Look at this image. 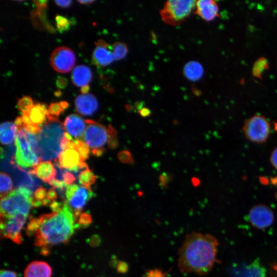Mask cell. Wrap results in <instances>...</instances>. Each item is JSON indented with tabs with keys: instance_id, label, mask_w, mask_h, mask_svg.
Masks as SVG:
<instances>
[{
	"instance_id": "obj_8",
	"label": "cell",
	"mask_w": 277,
	"mask_h": 277,
	"mask_svg": "<svg viewBox=\"0 0 277 277\" xmlns=\"http://www.w3.org/2000/svg\"><path fill=\"white\" fill-rule=\"evenodd\" d=\"M86 128L83 136V140L88 146L92 150L104 149L107 143V128L95 121L85 120Z\"/></svg>"
},
{
	"instance_id": "obj_45",
	"label": "cell",
	"mask_w": 277,
	"mask_h": 277,
	"mask_svg": "<svg viewBox=\"0 0 277 277\" xmlns=\"http://www.w3.org/2000/svg\"><path fill=\"white\" fill-rule=\"evenodd\" d=\"M55 3L60 7L62 8H68L71 3L72 1H54Z\"/></svg>"
},
{
	"instance_id": "obj_48",
	"label": "cell",
	"mask_w": 277,
	"mask_h": 277,
	"mask_svg": "<svg viewBox=\"0 0 277 277\" xmlns=\"http://www.w3.org/2000/svg\"><path fill=\"white\" fill-rule=\"evenodd\" d=\"M140 114L143 117H147L149 116L150 113V110L147 108H142L138 110Z\"/></svg>"
},
{
	"instance_id": "obj_38",
	"label": "cell",
	"mask_w": 277,
	"mask_h": 277,
	"mask_svg": "<svg viewBox=\"0 0 277 277\" xmlns=\"http://www.w3.org/2000/svg\"><path fill=\"white\" fill-rule=\"evenodd\" d=\"M62 177L63 181L66 183V185H70L75 180L73 174L68 171H65L63 172Z\"/></svg>"
},
{
	"instance_id": "obj_24",
	"label": "cell",
	"mask_w": 277,
	"mask_h": 277,
	"mask_svg": "<svg viewBox=\"0 0 277 277\" xmlns=\"http://www.w3.org/2000/svg\"><path fill=\"white\" fill-rule=\"evenodd\" d=\"M96 178L97 176L89 169L88 166L78 176L80 183L86 188H91L90 186L95 182Z\"/></svg>"
},
{
	"instance_id": "obj_11",
	"label": "cell",
	"mask_w": 277,
	"mask_h": 277,
	"mask_svg": "<svg viewBox=\"0 0 277 277\" xmlns=\"http://www.w3.org/2000/svg\"><path fill=\"white\" fill-rule=\"evenodd\" d=\"M249 221L255 228L263 230L269 227L274 220V213L268 206L264 204L253 206L248 213Z\"/></svg>"
},
{
	"instance_id": "obj_12",
	"label": "cell",
	"mask_w": 277,
	"mask_h": 277,
	"mask_svg": "<svg viewBox=\"0 0 277 277\" xmlns=\"http://www.w3.org/2000/svg\"><path fill=\"white\" fill-rule=\"evenodd\" d=\"M56 163L60 168L67 169L75 173L82 169L85 164L75 146L65 148L59 155Z\"/></svg>"
},
{
	"instance_id": "obj_1",
	"label": "cell",
	"mask_w": 277,
	"mask_h": 277,
	"mask_svg": "<svg viewBox=\"0 0 277 277\" xmlns=\"http://www.w3.org/2000/svg\"><path fill=\"white\" fill-rule=\"evenodd\" d=\"M219 243L210 234L192 232L186 234L178 251L177 267L181 273L203 275L212 269Z\"/></svg>"
},
{
	"instance_id": "obj_42",
	"label": "cell",
	"mask_w": 277,
	"mask_h": 277,
	"mask_svg": "<svg viewBox=\"0 0 277 277\" xmlns=\"http://www.w3.org/2000/svg\"><path fill=\"white\" fill-rule=\"evenodd\" d=\"M117 270L120 273H125L128 270V265L127 263L120 261L117 266Z\"/></svg>"
},
{
	"instance_id": "obj_33",
	"label": "cell",
	"mask_w": 277,
	"mask_h": 277,
	"mask_svg": "<svg viewBox=\"0 0 277 277\" xmlns=\"http://www.w3.org/2000/svg\"><path fill=\"white\" fill-rule=\"evenodd\" d=\"M117 156L119 161L122 163L132 164L134 163L132 155L128 150H125L120 152Z\"/></svg>"
},
{
	"instance_id": "obj_7",
	"label": "cell",
	"mask_w": 277,
	"mask_h": 277,
	"mask_svg": "<svg viewBox=\"0 0 277 277\" xmlns=\"http://www.w3.org/2000/svg\"><path fill=\"white\" fill-rule=\"evenodd\" d=\"M243 131L250 141L263 144L266 142L270 134L271 125L264 116L255 114L245 121Z\"/></svg>"
},
{
	"instance_id": "obj_15",
	"label": "cell",
	"mask_w": 277,
	"mask_h": 277,
	"mask_svg": "<svg viewBox=\"0 0 277 277\" xmlns=\"http://www.w3.org/2000/svg\"><path fill=\"white\" fill-rule=\"evenodd\" d=\"M76 111L84 116L93 114L98 108V104L96 97L91 93L81 94L74 101Z\"/></svg>"
},
{
	"instance_id": "obj_2",
	"label": "cell",
	"mask_w": 277,
	"mask_h": 277,
	"mask_svg": "<svg viewBox=\"0 0 277 277\" xmlns=\"http://www.w3.org/2000/svg\"><path fill=\"white\" fill-rule=\"evenodd\" d=\"M75 217L68 202L58 211L44 214L30 220L27 233L32 234L35 245L45 247L68 242L74 232Z\"/></svg>"
},
{
	"instance_id": "obj_9",
	"label": "cell",
	"mask_w": 277,
	"mask_h": 277,
	"mask_svg": "<svg viewBox=\"0 0 277 277\" xmlns=\"http://www.w3.org/2000/svg\"><path fill=\"white\" fill-rule=\"evenodd\" d=\"M28 216L17 214L14 216H1V233L2 235L16 244L22 242V229Z\"/></svg>"
},
{
	"instance_id": "obj_52",
	"label": "cell",
	"mask_w": 277,
	"mask_h": 277,
	"mask_svg": "<svg viewBox=\"0 0 277 277\" xmlns=\"http://www.w3.org/2000/svg\"><path fill=\"white\" fill-rule=\"evenodd\" d=\"M77 2L78 3H80V4H91V3H93L94 2V1H93V0H86V1L81 0V1H77Z\"/></svg>"
},
{
	"instance_id": "obj_49",
	"label": "cell",
	"mask_w": 277,
	"mask_h": 277,
	"mask_svg": "<svg viewBox=\"0 0 277 277\" xmlns=\"http://www.w3.org/2000/svg\"><path fill=\"white\" fill-rule=\"evenodd\" d=\"M14 124L17 126V129L23 128L24 126L22 117L17 116L15 121Z\"/></svg>"
},
{
	"instance_id": "obj_36",
	"label": "cell",
	"mask_w": 277,
	"mask_h": 277,
	"mask_svg": "<svg viewBox=\"0 0 277 277\" xmlns=\"http://www.w3.org/2000/svg\"><path fill=\"white\" fill-rule=\"evenodd\" d=\"M146 277H168L167 272L155 268L150 269L146 273Z\"/></svg>"
},
{
	"instance_id": "obj_20",
	"label": "cell",
	"mask_w": 277,
	"mask_h": 277,
	"mask_svg": "<svg viewBox=\"0 0 277 277\" xmlns=\"http://www.w3.org/2000/svg\"><path fill=\"white\" fill-rule=\"evenodd\" d=\"M92 78V72L87 66L80 65L76 66L71 73L73 84L81 88L88 85Z\"/></svg>"
},
{
	"instance_id": "obj_54",
	"label": "cell",
	"mask_w": 277,
	"mask_h": 277,
	"mask_svg": "<svg viewBox=\"0 0 277 277\" xmlns=\"http://www.w3.org/2000/svg\"><path fill=\"white\" fill-rule=\"evenodd\" d=\"M272 183L277 185V177L272 179Z\"/></svg>"
},
{
	"instance_id": "obj_32",
	"label": "cell",
	"mask_w": 277,
	"mask_h": 277,
	"mask_svg": "<svg viewBox=\"0 0 277 277\" xmlns=\"http://www.w3.org/2000/svg\"><path fill=\"white\" fill-rule=\"evenodd\" d=\"M48 107L49 114L56 117L58 116L65 110L60 102L52 103Z\"/></svg>"
},
{
	"instance_id": "obj_31",
	"label": "cell",
	"mask_w": 277,
	"mask_h": 277,
	"mask_svg": "<svg viewBox=\"0 0 277 277\" xmlns=\"http://www.w3.org/2000/svg\"><path fill=\"white\" fill-rule=\"evenodd\" d=\"M33 104V100L31 97L24 96L18 101L17 107L18 109L22 113H23L27 112Z\"/></svg>"
},
{
	"instance_id": "obj_37",
	"label": "cell",
	"mask_w": 277,
	"mask_h": 277,
	"mask_svg": "<svg viewBox=\"0 0 277 277\" xmlns=\"http://www.w3.org/2000/svg\"><path fill=\"white\" fill-rule=\"evenodd\" d=\"M48 184L53 187V188H57L63 190L65 187L66 188L67 185L63 181L53 178L51 180Z\"/></svg>"
},
{
	"instance_id": "obj_43",
	"label": "cell",
	"mask_w": 277,
	"mask_h": 277,
	"mask_svg": "<svg viewBox=\"0 0 277 277\" xmlns=\"http://www.w3.org/2000/svg\"><path fill=\"white\" fill-rule=\"evenodd\" d=\"M68 84L67 79L64 77L60 76L57 78L56 85L57 87L61 89L65 88Z\"/></svg>"
},
{
	"instance_id": "obj_30",
	"label": "cell",
	"mask_w": 277,
	"mask_h": 277,
	"mask_svg": "<svg viewBox=\"0 0 277 277\" xmlns=\"http://www.w3.org/2000/svg\"><path fill=\"white\" fill-rule=\"evenodd\" d=\"M55 22L58 31L63 33L69 29L70 27V21L65 16L60 15L55 16Z\"/></svg>"
},
{
	"instance_id": "obj_47",
	"label": "cell",
	"mask_w": 277,
	"mask_h": 277,
	"mask_svg": "<svg viewBox=\"0 0 277 277\" xmlns=\"http://www.w3.org/2000/svg\"><path fill=\"white\" fill-rule=\"evenodd\" d=\"M0 277H17L16 273L10 270H2Z\"/></svg>"
},
{
	"instance_id": "obj_14",
	"label": "cell",
	"mask_w": 277,
	"mask_h": 277,
	"mask_svg": "<svg viewBox=\"0 0 277 277\" xmlns=\"http://www.w3.org/2000/svg\"><path fill=\"white\" fill-rule=\"evenodd\" d=\"M93 195L94 194L91 188H86L82 186L79 187L76 192L68 201V205L73 211L75 220L80 215L86 203Z\"/></svg>"
},
{
	"instance_id": "obj_5",
	"label": "cell",
	"mask_w": 277,
	"mask_h": 277,
	"mask_svg": "<svg viewBox=\"0 0 277 277\" xmlns=\"http://www.w3.org/2000/svg\"><path fill=\"white\" fill-rule=\"evenodd\" d=\"M33 196L29 189L21 186L1 197V216L9 217L17 214L28 216Z\"/></svg>"
},
{
	"instance_id": "obj_19",
	"label": "cell",
	"mask_w": 277,
	"mask_h": 277,
	"mask_svg": "<svg viewBox=\"0 0 277 277\" xmlns=\"http://www.w3.org/2000/svg\"><path fill=\"white\" fill-rule=\"evenodd\" d=\"M28 173L34 174L43 182L48 183L51 180L55 178L56 171L51 161H43L40 162Z\"/></svg>"
},
{
	"instance_id": "obj_56",
	"label": "cell",
	"mask_w": 277,
	"mask_h": 277,
	"mask_svg": "<svg viewBox=\"0 0 277 277\" xmlns=\"http://www.w3.org/2000/svg\"><path fill=\"white\" fill-rule=\"evenodd\" d=\"M274 269L276 272V276H277V266H274Z\"/></svg>"
},
{
	"instance_id": "obj_44",
	"label": "cell",
	"mask_w": 277,
	"mask_h": 277,
	"mask_svg": "<svg viewBox=\"0 0 277 277\" xmlns=\"http://www.w3.org/2000/svg\"><path fill=\"white\" fill-rule=\"evenodd\" d=\"M47 198L52 201H55L56 200L57 194L54 188H51L47 191Z\"/></svg>"
},
{
	"instance_id": "obj_23",
	"label": "cell",
	"mask_w": 277,
	"mask_h": 277,
	"mask_svg": "<svg viewBox=\"0 0 277 277\" xmlns=\"http://www.w3.org/2000/svg\"><path fill=\"white\" fill-rule=\"evenodd\" d=\"M184 73L187 78L195 81L202 76L203 68L199 63L194 61L190 62L185 66Z\"/></svg>"
},
{
	"instance_id": "obj_26",
	"label": "cell",
	"mask_w": 277,
	"mask_h": 277,
	"mask_svg": "<svg viewBox=\"0 0 277 277\" xmlns=\"http://www.w3.org/2000/svg\"><path fill=\"white\" fill-rule=\"evenodd\" d=\"M0 179L1 197H2L12 191L13 182L10 176L5 172H1Z\"/></svg>"
},
{
	"instance_id": "obj_29",
	"label": "cell",
	"mask_w": 277,
	"mask_h": 277,
	"mask_svg": "<svg viewBox=\"0 0 277 277\" xmlns=\"http://www.w3.org/2000/svg\"><path fill=\"white\" fill-rule=\"evenodd\" d=\"M107 144L108 147L111 149H114L117 147L118 141L117 133L114 128L109 125L107 128Z\"/></svg>"
},
{
	"instance_id": "obj_55",
	"label": "cell",
	"mask_w": 277,
	"mask_h": 277,
	"mask_svg": "<svg viewBox=\"0 0 277 277\" xmlns=\"http://www.w3.org/2000/svg\"><path fill=\"white\" fill-rule=\"evenodd\" d=\"M55 95L57 96H60L61 95V92L60 91L55 92Z\"/></svg>"
},
{
	"instance_id": "obj_27",
	"label": "cell",
	"mask_w": 277,
	"mask_h": 277,
	"mask_svg": "<svg viewBox=\"0 0 277 277\" xmlns=\"http://www.w3.org/2000/svg\"><path fill=\"white\" fill-rule=\"evenodd\" d=\"M75 148L80 154L82 159L84 161L89 157L90 150V148L83 141L80 139L73 140Z\"/></svg>"
},
{
	"instance_id": "obj_21",
	"label": "cell",
	"mask_w": 277,
	"mask_h": 277,
	"mask_svg": "<svg viewBox=\"0 0 277 277\" xmlns=\"http://www.w3.org/2000/svg\"><path fill=\"white\" fill-rule=\"evenodd\" d=\"M51 268L47 263L34 261L26 268L24 277H51Z\"/></svg>"
},
{
	"instance_id": "obj_3",
	"label": "cell",
	"mask_w": 277,
	"mask_h": 277,
	"mask_svg": "<svg viewBox=\"0 0 277 277\" xmlns=\"http://www.w3.org/2000/svg\"><path fill=\"white\" fill-rule=\"evenodd\" d=\"M64 126L57 117L49 114L47 121L41 126L37 134L38 148L41 160H56L63 150Z\"/></svg>"
},
{
	"instance_id": "obj_40",
	"label": "cell",
	"mask_w": 277,
	"mask_h": 277,
	"mask_svg": "<svg viewBox=\"0 0 277 277\" xmlns=\"http://www.w3.org/2000/svg\"><path fill=\"white\" fill-rule=\"evenodd\" d=\"M91 222V216L90 215L83 213H82L78 219V223L82 225H86L90 223Z\"/></svg>"
},
{
	"instance_id": "obj_41",
	"label": "cell",
	"mask_w": 277,
	"mask_h": 277,
	"mask_svg": "<svg viewBox=\"0 0 277 277\" xmlns=\"http://www.w3.org/2000/svg\"><path fill=\"white\" fill-rule=\"evenodd\" d=\"M270 161L272 166L277 170V147L271 152Z\"/></svg>"
},
{
	"instance_id": "obj_28",
	"label": "cell",
	"mask_w": 277,
	"mask_h": 277,
	"mask_svg": "<svg viewBox=\"0 0 277 277\" xmlns=\"http://www.w3.org/2000/svg\"><path fill=\"white\" fill-rule=\"evenodd\" d=\"M115 60H120L124 58L128 52L126 44L122 42H115L112 47Z\"/></svg>"
},
{
	"instance_id": "obj_35",
	"label": "cell",
	"mask_w": 277,
	"mask_h": 277,
	"mask_svg": "<svg viewBox=\"0 0 277 277\" xmlns=\"http://www.w3.org/2000/svg\"><path fill=\"white\" fill-rule=\"evenodd\" d=\"M79 188L77 184H73L67 186L65 191L66 197L69 201Z\"/></svg>"
},
{
	"instance_id": "obj_4",
	"label": "cell",
	"mask_w": 277,
	"mask_h": 277,
	"mask_svg": "<svg viewBox=\"0 0 277 277\" xmlns=\"http://www.w3.org/2000/svg\"><path fill=\"white\" fill-rule=\"evenodd\" d=\"M15 145L14 159L20 170L23 171L28 168L31 170L40 162L37 135L29 132L24 127L18 128Z\"/></svg>"
},
{
	"instance_id": "obj_53",
	"label": "cell",
	"mask_w": 277,
	"mask_h": 277,
	"mask_svg": "<svg viewBox=\"0 0 277 277\" xmlns=\"http://www.w3.org/2000/svg\"><path fill=\"white\" fill-rule=\"evenodd\" d=\"M64 137L66 139H67V140H68L69 141H70L73 140L72 136H71V135L69 133H68L67 132H65V133H64Z\"/></svg>"
},
{
	"instance_id": "obj_10",
	"label": "cell",
	"mask_w": 277,
	"mask_h": 277,
	"mask_svg": "<svg viewBox=\"0 0 277 277\" xmlns=\"http://www.w3.org/2000/svg\"><path fill=\"white\" fill-rule=\"evenodd\" d=\"M50 63L51 67L59 73H67L74 67L75 56L73 51L66 46H60L53 51Z\"/></svg>"
},
{
	"instance_id": "obj_16",
	"label": "cell",
	"mask_w": 277,
	"mask_h": 277,
	"mask_svg": "<svg viewBox=\"0 0 277 277\" xmlns=\"http://www.w3.org/2000/svg\"><path fill=\"white\" fill-rule=\"evenodd\" d=\"M86 122L76 114L67 116L64 122L65 129L73 137L78 139L84 136L86 126Z\"/></svg>"
},
{
	"instance_id": "obj_39",
	"label": "cell",
	"mask_w": 277,
	"mask_h": 277,
	"mask_svg": "<svg viewBox=\"0 0 277 277\" xmlns=\"http://www.w3.org/2000/svg\"><path fill=\"white\" fill-rule=\"evenodd\" d=\"M170 180L171 176L166 172L162 173L159 177L160 185L163 187H166Z\"/></svg>"
},
{
	"instance_id": "obj_34",
	"label": "cell",
	"mask_w": 277,
	"mask_h": 277,
	"mask_svg": "<svg viewBox=\"0 0 277 277\" xmlns=\"http://www.w3.org/2000/svg\"><path fill=\"white\" fill-rule=\"evenodd\" d=\"M33 197L37 201H41L43 203V201L47 198L46 189L42 187L37 188L34 193Z\"/></svg>"
},
{
	"instance_id": "obj_6",
	"label": "cell",
	"mask_w": 277,
	"mask_h": 277,
	"mask_svg": "<svg viewBox=\"0 0 277 277\" xmlns=\"http://www.w3.org/2000/svg\"><path fill=\"white\" fill-rule=\"evenodd\" d=\"M196 6V1L172 0L165 3L160 10L162 20L167 24L176 26L182 24Z\"/></svg>"
},
{
	"instance_id": "obj_46",
	"label": "cell",
	"mask_w": 277,
	"mask_h": 277,
	"mask_svg": "<svg viewBox=\"0 0 277 277\" xmlns=\"http://www.w3.org/2000/svg\"><path fill=\"white\" fill-rule=\"evenodd\" d=\"M33 2L38 9L42 10L46 7L47 1L37 0L33 1Z\"/></svg>"
},
{
	"instance_id": "obj_18",
	"label": "cell",
	"mask_w": 277,
	"mask_h": 277,
	"mask_svg": "<svg viewBox=\"0 0 277 277\" xmlns=\"http://www.w3.org/2000/svg\"><path fill=\"white\" fill-rule=\"evenodd\" d=\"M48 107L46 104L36 103L33 104L30 109L25 112L28 115L31 124L41 126L45 123L49 115Z\"/></svg>"
},
{
	"instance_id": "obj_22",
	"label": "cell",
	"mask_w": 277,
	"mask_h": 277,
	"mask_svg": "<svg viewBox=\"0 0 277 277\" xmlns=\"http://www.w3.org/2000/svg\"><path fill=\"white\" fill-rule=\"evenodd\" d=\"M17 130V127L14 123L10 121L2 123L0 127L1 143L5 145L12 144L15 140Z\"/></svg>"
},
{
	"instance_id": "obj_13",
	"label": "cell",
	"mask_w": 277,
	"mask_h": 277,
	"mask_svg": "<svg viewBox=\"0 0 277 277\" xmlns=\"http://www.w3.org/2000/svg\"><path fill=\"white\" fill-rule=\"evenodd\" d=\"M95 44L96 47L92 55V63L100 67L110 65L114 60L113 50L110 45L103 39H98Z\"/></svg>"
},
{
	"instance_id": "obj_17",
	"label": "cell",
	"mask_w": 277,
	"mask_h": 277,
	"mask_svg": "<svg viewBox=\"0 0 277 277\" xmlns=\"http://www.w3.org/2000/svg\"><path fill=\"white\" fill-rule=\"evenodd\" d=\"M196 13L206 21H211L219 16V8L215 1L200 0L196 2Z\"/></svg>"
},
{
	"instance_id": "obj_50",
	"label": "cell",
	"mask_w": 277,
	"mask_h": 277,
	"mask_svg": "<svg viewBox=\"0 0 277 277\" xmlns=\"http://www.w3.org/2000/svg\"><path fill=\"white\" fill-rule=\"evenodd\" d=\"M90 89L89 85L85 86L81 88L82 94H87Z\"/></svg>"
},
{
	"instance_id": "obj_25",
	"label": "cell",
	"mask_w": 277,
	"mask_h": 277,
	"mask_svg": "<svg viewBox=\"0 0 277 277\" xmlns=\"http://www.w3.org/2000/svg\"><path fill=\"white\" fill-rule=\"evenodd\" d=\"M269 68V64L267 59L261 57L257 59L253 65L252 74L253 76L261 79L263 73Z\"/></svg>"
},
{
	"instance_id": "obj_51",
	"label": "cell",
	"mask_w": 277,
	"mask_h": 277,
	"mask_svg": "<svg viewBox=\"0 0 277 277\" xmlns=\"http://www.w3.org/2000/svg\"><path fill=\"white\" fill-rule=\"evenodd\" d=\"M191 182L192 185L194 186H197L200 184V181L196 177H192Z\"/></svg>"
}]
</instances>
